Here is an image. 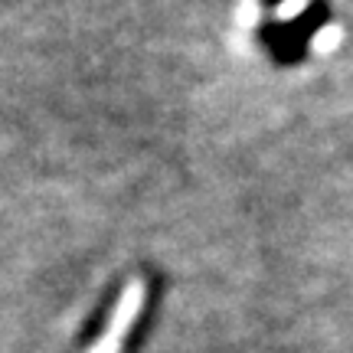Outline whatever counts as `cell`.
Segmentation results:
<instances>
[{
    "label": "cell",
    "mask_w": 353,
    "mask_h": 353,
    "mask_svg": "<svg viewBox=\"0 0 353 353\" xmlns=\"http://www.w3.org/2000/svg\"><path fill=\"white\" fill-rule=\"evenodd\" d=\"M144 301H148V288H144V281H141V278H131L125 288L118 291L112 314H108L101 334L95 337V343H92L85 353H121L125 350L131 330L138 327L141 314H144Z\"/></svg>",
    "instance_id": "cell-2"
},
{
    "label": "cell",
    "mask_w": 353,
    "mask_h": 353,
    "mask_svg": "<svg viewBox=\"0 0 353 353\" xmlns=\"http://www.w3.org/2000/svg\"><path fill=\"white\" fill-rule=\"evenodd\" d=\"M327 3L324 0H242L239 26L268 56L301 59L317 50L324 37Z\"/></svg>",
    "instance_id": "cell-1"
}]
</instances>
